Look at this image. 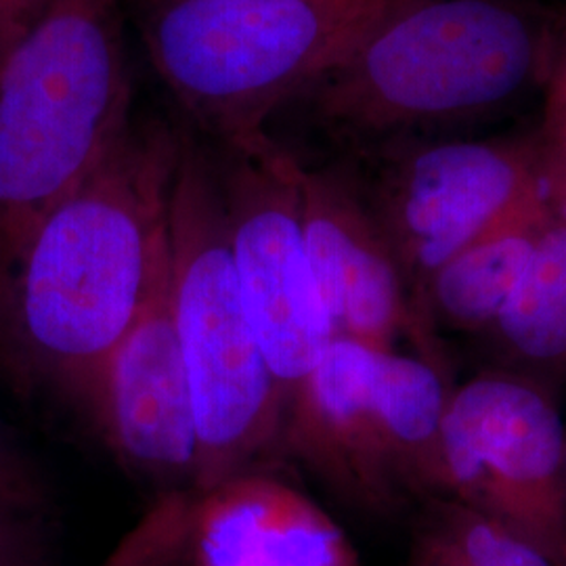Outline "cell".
<instances>
[{"label":"cell","mask_w":566,"mask_h":566,"mask_svg":"<svg viewBox=\"0 0 566 566\" xmlns=\"http://www.w3.org/2000/svg\"><path fill=\"white\" fill-rule=\"evenodd\" d=\"M223 145L217 166L243 308L287 413L294 390L336 340L304 242L298 158L266 133Z\"/></svg>","instance_id":"7"},{"label":"cell","mask_w":566,"mask_h":566,"mask_svg":"<svg viewBox=\"0 0 566 566\" xmlns=\"http://www.w3.org/2000/svg\"><path fill=\"white\" fill-rule=\"evenodd\" d=\"M55 0H0V67L41 23Z\"/></svg>","instance_id":"20"},{"label":"cell","mask_w":566,"mask_h":566,"mask_svg":"<svg viewBox=\"0 0 566 566\" xmlns=\"http://www.w3.org/2000/svg\"><path fill=\"white\" fill-rule=\"evenodd\" d=\"M451 388L434 361L382 350L378 399L395 479L407 497H447L443 418Z\"/></svg>","instance_id":"14"},{"label":"cell","mask_w":566,"mask_h":566,"mask_svg":"<svg viewBox=\"0 0 566 566\" xmlns=\"http://www.w3.org/2000/svg\"><path fill=\"white\" fill-rule=\"evenodd\" d=\"M510 364L566 374V219L554 217L533 250L525 277L489 329Z\"/></svg>","instance_id":"15"},{"label":"cell","mask_w":566,"mask_h":566,"mask_svg":"<svg viewBox=\"0 0 566 566\" xmlns=\"http://www.w3.org/2000/svg\"><path fill=\"white\" fill-rule=\"evenodd\" d=\"M185 521L196 566H357L324 510L264 470L212 489Z\"/></svg>","instance_id":"12"},{"label":"cell","mask_w":566,"mask_h":566,"mask_svg":"<svg viewBox=\"0 0 566 566\" xmlns=\"http://www.w3.org/2000/svg\"><path fill=\"white\" fill-rule=\"evenodd\" d=\"M304 242L336 336L395 350L411 336L432 348L416 322L401 264L364 189L340 168L296 166Z\"/></svg>","instance_id":"10"},{"label":"cell","mask_w":566,"mask_h":566,"mask_svg":"<svg viewBox=\"0 0 566 566\" xmlns=\"http://www.w3.org/2000/svg\"><path fill=\"white\" fill-rule=\"evenodd\" d=\"M554 217L542 198L447 261L422 296L426 334L437 322L460 332H489L523 282L537 240Z\"/></svg>","instance_id":"13"},{"label":"cell","mask_w":566,"mask_h":566,"mask_svg":"<svg viewBox=\"0 0 566 566\" xmlns=\"http://www.w3.org/2000/svg\"><path fill=\"white\" fill-rule=\"evenodd\" d=\"M386 348L336 336L294 390L283 441L353 506L386 514L405 502L386 447L378 369Z\"/></svg>","instance_id":"11"},{"label":"cell","mask_w":566,"mask_h":566,"mask_svg":"<svg viewBox=\"0 0 566 566\" xmlns=\"http://www.w3.org/2000/svg\"><path fill=\"white\" fill-rule=\"evenodd\" d=\"M441 447L447 497L566 566V432L542 386L495 371L451 388Z\"/></svg>","instance_id":"8"},{"label":"cell","mask_w":566,"mask_h":566,"mask_svg":"<svg viewBox=\"0 0 566 566\" xmlns=\"http://www.w3.org/2000/svg\"><path fill=\"white\" fill-rule=\"evenodd\" d=\"M413 566H432V565H424V563H416V560H413Z\"/></svg>","instance_id":"21"},{"label":"cell","mask_w":566,"mask_h":566,"mask_svg":"<svg viewBox=\"0 0 566 566\" xmlns=\"http://www.w3.org/2000/svg\"><path fill=\"white\" fill-rule=\"evenodd\" d=\"M168 290L198 434L189 510L283 443L285 401L243 308L217 163L182 133L168 219Z\"/></svg>","instance_id":"4"},{"label":"cell","mask_w":566,"mask_h":566,"mask_svg":"<svg viewBox=\"0 0 566 566\" xmlns=\"http://www.w3.org/2000/svg\"><path fill=\"white\" fill-rule=\"evenodd\" d=\"M542 122L533 130L544 196L556 217L566 219V18L558 20L544 81Z\"/></svg>","instance_id":"17"},{"label":"cell","mask_w":566,"mask_h":566,"mask_svg":"<svg viewBox=\"0 0 566 566\" xmlns=\"http://www.w3.org/2000/svg\"><path fill=\"white\" fill-rule=\"evenodd\" d=\"M133 476L182 510L196 483L198 434L172 324L168 269L137 322L93 371L78 403Z\"/></svg>","instance_id":"9"},{"label":"cell","mask_w":566,"mask_h":566,"mask_svg":"<svg viewBox=\"0 0 566 566\" xmlns=\"http://www.w3.org/2000/svg\"><path fill=\"white\" fill-rule=\"evenodd\" d=\"M0 566H55L41 516L0 510Z\"/></svg>","instance_id":"19"},{"label":"cell","mask_w":566,"mask_h":566,"mask_svg":"<svg viewBox=\"0 0 566 566\" xmlns=\"http://www.w3.org/2000/svg\"><path fill=\"white\" fill-rule=\"evenodd\" d=\"M130 102L107 0H55L0 67V357L32 243L120 139Z\"/></svg>","instance_id":"3"},{"label":"cell","mask_w":566,"mask_h":566,"mask_svg":"<svg viewBox=\"0 0 566 566\" xmlns=\"http://www.w3.org/2000/svg\"><path fill=\"white\" fill-rule=\"evenodd\" d=\"M182 133L130 120L91 177L42 224L13 290L2 361L78 403L168 269Z\"/></svg>","instance_id":"1"},{"label":"cell","mask_w":566,"mask_h":566,"mask_svg":"<svg viewBox=\"0 0 566 566\" xmlns=\"http://www.w3.org/2000/svg\"><path fill=\"white\" fill-rule=\"evenodd\" d=\"M413 560L432 566H563L542 547L451 497L430 500Z\"/></svg>","instance_id":"16"},{"label":"cell","mask_w":566,"mask_h":566,"mask_svg":"<svg viewBox=\"0 0 566 566\" xmlns=\"http://www.w3.org/2000/svg\"><path fill=\"white\" fill-rule=\"evenodd\" d=\"M556 25L521 0H405L298 99L376 145L479 120L542 86Z\"/></svg>","instance_id":"2"},{"label":"cell","mask_w":566,"mask_h":566,"mask_svg":"<svg viewBox=\"0 0 566 566\" xmlns=\"http://www.w3.org/2000/svg\"><path fill=\"white\" fill-rule=\"evenodd\" d=\"M385 168L367 200L401 264L416 322L430 277L470 243L544 196L535 135L378 145ZM434 353V350H432Z\"/></svg>","instance_id":"6"},{"label":"cell","mask_w":566,"mask_h":566,"mask_svg":"<svg viewBox=\"0 0 566 566\" xmlns=\"http://www.w3.org/2000/svg\"><path fill=\"white\" fill-rule=\"evenodd\" d=\"M405 0H154L143 36L175 99L223 143L264 133Z\"/></svg>","instance_id":"5"},{"label":"cell","mask_w":566,"mask_h":566,"mask_svg":"<svg viewBox=\"0 0 566 566\" xmlns=\"http://www.w3.org/2000/svg\"><path fill=\"white\" fill-rule=\"evenodd\" d=\"M107 2H114V4H116V2H118V0H107Z\"/></svg>","instance_id":"22"},{"label":"cell","mask_w":566,"mask_h":566,"mask_svg":"<svg viewBox=\"0 0 566 566\" xmlns=\"http://www.w3.org/2000/svg\"><path fill=\"white\" fill-rule=\"evenodd\" d=\"M49 507L42 472L0 424V510L41 516Z\"/></svg>","instance_id":"18"}]
</instances>
